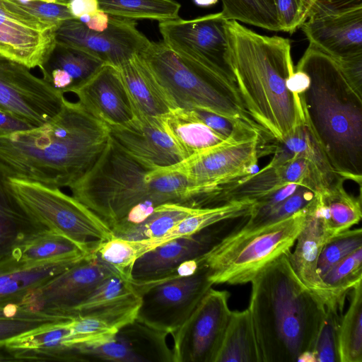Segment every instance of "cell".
Segmentation results:
<instances>
[{
  "instance_id": "1",
  "label": "cell",
  "mask_w": 362,
  "mask_h": 362,
  "mask_svg": "<svg viewBox=\"0 0 362 362\" xmlns=\"http://www.w3.org/2000/svg\"><path fill=\"white\" fill-rule=\"evenodd\" d=\"M69 187L111 230L141 221L163 204L204 208L209 189L178 171L143 165L110 136L94 164Z\"/></svg>"
},
{
  "instance_id": "2",
  "label": "cell",
  "mask_w": 362,
  "mask_h": 362,
  "mask_svg": "<svg viewBox=\"0 0 362 362\" xmlns=\"http://www.w3.org/2000/svg\"><path fill=\"white\" fill-rule=\"evenodd\" d=\"M110 136L107 124L65 98L49 122L0 136V162L14 177L69 187L94 164Z\"/></svg>"
},
{
  "instance_id": "3",
  "label": "cell",
  "mask_w": 362,
  "mask_h": 362,
  "mask_svg": "<svg viewBox=\"0 0 362 362\" xmlns=\"http://www.w3.org/2000/svg\"><path fill=\"white\" fill-rule=\"evenodd\" d=\"M230 64L244 107L264 133L284 139L304 122L298 95L287 87L294 72L287 38L259 34L226 20Z\"/></svg>"
},
{
  "instance_id": "4",
  "label": "cell",
  "mask_w": 362,
  "mask_h": 362,
  "mask_svg": "<svg viewBox=\"0 0 362 362\" xmlns=\"http://www.w3.org/2000/svg\"><path fill=\"white\" fill-rule=\"evenodd\" d=\"M295 69L309 77L298 94L308 124L334 171L361 187L362 93L337 62L309 44Z\"/></svg>"
},
{
  "instance_id": "5",
  "label": "cell",
  "mask_w": 362,
  "mask_h": 362,
  "mask_svg": "<svg viewBox=\"0 0 362 362\" xmlns=\"http://www.w3.org/2000/svg\"><path fill=\"white\" fill-rule=\"evenodd\" d=\"M288 252L250 282L248 309L262 362L298 361L312 353L325 314L322 302L293 270Z\"/></svg>"
},
{
  "instance_id": "6",
  "label": "cell",
  "mask_w": 362,
  "mask_h": 362,
  "mask_svg": "<svg viewBox=\"0 0 362 362\" xmlns=\"http://www.w3.org/2000/svg\"><path fill=\"white\" fill-rule=\"evenodd\" d=\"M139 56L175 109L201 108L261 129L245 108L235 83L216 71L163 42L151 41Z\"/></svg>"
},
{
  "instance_id": "7",
  "label": "cell",
  "mask_w": 362,
  "mask_h": 362,
  "mask_svg": "<svg viewBox=\"0 0 362 362\" xmlns=\"http://www.w3.org/2000/svg\"><path fill=\"white\" fill-rule=\"evenodd\" d=\"M305 221V207L287 218L233 232L196 260L206 267L214 284H243L269 263L291 252Z\"/></svg>"
},
{
  "instance_id": "8",
  "label": "cell",
  "mask_w": 362,
  "mask_h": 362,
  "mask_svg": "<svg viewBox=\"0 0 362 362\" xmlns=\"http://www.w3.org/2000/svg\"><path fill=\"white\" fill-rule=\"evenodd\" d=\"M11 181L23 206L42 226L70 238L87 253L113 236L93 211L59 188L14 177Z\"/></svg>"
},
{
  "instance_id": "9",
  "label": "cell",
  "mask_w": 362,
  "mask_h": 362,
  "mask_svg": "<svg viewBox=\"0 0 362 362\" xmlns=\"http://www.w3.org/2000/svg\"><path fill=\"white\" fill-rule=\"evenodd\" d=\"M192 273L177 272L163 279L132 284L141 297L136 320L170 335L189 318L213 284L197 265Z\"/></svg>"
},
{
  "instance_id": "10",
  "label": "cell",
  "mask_w": 362,
  "mask_h": 362,
  "mask_svg": "<svg viewBox=\"0 0 362 362\" xmlns=\"http://www.w3.org/2000/svg\"><path fill=\"white\" fill-rule=\"evenodd\" d=\"M226 21L219 12L191 20L177 18L162 21L158 28L163 42L175 53L196 61L235 83Z\"/></svg>"
},
{
  "instance_id": "11",
  "label": "cell",
  "mask_w": 362,
  "mask_h": 362,
  "mask_svg": "<svg viewBox=\"0 0 362 362\" xmlns=\"http://www.w3.org/2000/svg\"><path fill=\"white\" fill-rule=\"evenodd\" d=\"M230 293L206 292L185 322L170 335L173 362H215L231 310Z\"/></svg>"
},
{
  "instance_id": "12",
  "label": "cell",
  "mask_w": 362,
  "mask_h": 362,
  "mask_svg": "<svg viewBox=\"0 0 362 362\" xmlns=\"http://www.w3.org/2000/svg\"><path fill=\"white\" fill-rule=\"evenodd\" d=\"M113 275L115 272L91 252L29 293L20 306L75 318L76 309L103 280Z\"/></svg>"
},
{
  "instance_id": "13",
  "label": "cell",
  "mask_w": 362,
  "mask_h": 362,
  "mask_svg": "<svg viewBox=\"0 0 362 362\" xmlns=\"http://www.w3.org/2000/svg\"><path fill=\"white\" fill-rule=\"evenodd\" d=\"M247 216L221 221L194 234L171 240L146 252L135 261L130 282L134 284L151 283L176 274L181 265L197 260L224 237L240 229Z\"/></svg>"
},
{
  "instance_id": "14",
  "label": "cell",
  "mask_w": 362,
  "mask_h": 362,
  "mask_svg": "<svg viewBox=\"0 0 362 362\" xmlns=\"http://www.w3.org/2000/svg\"><path fill=\"white\" fill-rule=\"evenodd\" d=\"M55 42L118 68L140 54L151 41L136 28L134 20L110 16L108 27L101 32L88 29L77 18L64 20L55 29Z\"/></svg>"
},
{
  "instance_id": "15",
  "label": "cell",
  "mask_w": 362,
  "mask_h": 362,
  "mask_svg": "<svg viewBox=\"0 0 362 362\" xmlns=\"http://www.w3.org/2000/svg\"><path fill=\"white\" fill-rule=\"evenodd\" d=\"M65 97L26 66L0 55V108L40 127L61 110Z\"/></svg>"
},
{
  "instance_id": "16",
  "label": "cell",
  "mask_w": 362,
  "mask_h": 362,
  "mask_svg": "<svg viewBox=\"0 0 362 362\" xmlns=\"http://www.w3.org/2000/svg\"><path fill=\"white\" fill-rule=\"evenodd\" d=\"M264 134L233 141L200 152L165 168L185 175L194 186L212 188L253 173Z\"/></svg>"
},
{
  "instance_id": "17",
  "label": "cell",
  "mask_w": 362,
  "mask_h": 362,
  "mask_svg": "<svg viewBox=\"0 0 362 362\" xmlns=\"http://www.w3.org/2000/svg\"><path fill=\"white\" fill-rule=\"evenodd\" d=\"M168 335L136 319L122 327L111 340L81 349L78 353L85 361L173 362Z\"/></svg>"
},
{
  "instance_id": "18",
  "label": "cell",
  "mask_w": 362,
  "mask_h": 362,
  "mask_svg": "<svg viewBox=\"0 0 362 362\" xmlns=\"http://www.w3.org/2000/svg\"><path fill=\"white\" fill-rule=\"evenodd\" d=\"M109 127L116 144L144 166L158 169L184 160L160 117L135 116L124 124Z\"/></svg>"
},
{
  "instance_id": "19",
  "label": "cell",
  "mask_w": 362,
  "mask_h": 362,
  "mask_svg": "<svg viewBox=\"0 0 362 362\" xmlns=\"http://www.w3.org/2000/svg\"><path fill=\"white\" fill-rule=\"evenodd\" d=\"M78 102L109 127L131 121L134 111L117 67L104 64L75 93Z\"/></svg>"
},
{
  "instance_id": "20",
  "label": "cell",
  "mask_w": 362,
  "mask_h": 362,
  "mask_svg": "<svg viewBox=\"0 0 362 362\" xmlns=\"http://www.w3.org/2000/svg\"><path fill=\"white\" fill-rule=\"evenodd\" d=\"M57 27L33 25L0 7V55L30 69L40 67L55 44Z\"/></svg>"
},
{
  "instance_id": "21",
  "label": "cell",
  "mask_w": 362,
  "mask_h": 362,
  "mask_svg": "<svg viewBox=\"0 0 362 362\" xmlns=\"http://www.w3.org/2000/svg\"><path fill=\"white\" fill-rule=\"evenodd\" d=\"M141 297L130 281L113 275L103 280L76 309V317L93 316L119 330L136 319Z\"/></svg>"
},
{
  "instance_id": "22",
  "label": "cell",
  "mask_w": 362,
  "mask_h": 362,
  "mask_svg": "<svg viewBox=\"0 0 362 362\" xmlns=\"http://www.w3.org/2000/svg\"><path fill=\"white\" fill-rule=\"evenodd\" d=\"M300 27L310 44L335 60L362 53V9L307 19Z\"/></svg>"
},
{
  "instance_id": "23",
  "label": "cell",
  "mask_w": 362,
  "mask_h": 362,
  "mask_svg": "<svg viewBox=\"0 0 362 362\" xmlns=\"http://www.w3.org/2000/svg\"><path fill=\"white\" fill-rule=\"evenodd\" d=\"M84 257L39 263L21 262L10 254L0 258V307L20 306L29 293Z\"/></svg>"
},
{
  "instance_id": "24",
  "label": "cell",
  "mask_w": 362,
  "mask_h": 362,
  "mask_svg": "<svg viewBox=\"0 0 362 362\" xmlns=\"http://www.w3.org/2000/svg\"><path fill=\"white\" fill-rule=\"evenodd\" d=\"M72 320L27 332L8 340L5 346L14 361H84L78 352L67 344Z\"/></svg>"
},
{
  "instance_id": "25",
  "label": "cell",
  "mask_w": 362,
  "mask_h": 362,
  "mask_svg": "<svg viewBox=\"0 0 362 362\" xmlns=\"http://www.w3.org/2000/svg\"><path fill=\"white\" fill-rule=\"evenodd\" d=\"M328 240L319 195L315 194L305 207L303 226L295 242L294 251L288 252V257L298 278L320 300L321 286L317 263L321 250Z\"/></svg>"
},
{
  "instance_id": "26",
  "label": "cell",
  "mask_w": 362,
  "mask_h": 362,
  "mask_svg": "<svg viewBox=\"0 0 362 362\" xmlns=\"http://www.w3.org/2000/svg\"><path fill=\"white\" fill-rule=\"evenodd\" d=\"M105 64L93 55L74 47L55 42L39 67L42 78L61 94L75 93Z\"/></svg>"
},
{
  "instance_id": "27",
  "label": "cell",
  "mask_w": 362,
  "mask_h": 362,
  "mask_svg": "<svg viewBox=\"0 0 362 362\" xmlns=\"http://www.w3.org/2000/svg\"><path fill=\"white\" fill-rule=\"evenodd\" d=\"M272 153L274 156L269 163L271 165H279L296 158H305L317 167L329 185L340 177L334 171L305 120L281 140L265 134L261 144L260 156Z\"/></svg>"
},
{
  "instance_id": "28",
  "label": "cell",
  "mask_w": 362,
  "mask_h": 362,
  "mask_svg": "<svg viewBox=\"0 0 362 362\" xmlns=\"http://www.w3.org/2000/svg\"><path fill=\"white\" fill-rule=\"evenodd\" d=\"M10 170L0 162V258L28 236L45 230L15 192Z\"/></svg>"
},
{
  "instance_id": "29",
  "label": "cell",
  "mask_w": 362,
  "mask_h": 362,
  "mask_svg": "<svg viewBox=\"0 0 362 362\" xmlns=\"http://www.w3.org/2000/svg\"><path fill=\"white\" fill-rule=\"evenodd\" d=\"M117 69L135 116L160 117L175 109L139 54Z\"/></svg>"
},
{
  "instance_id": "30",
  "label": "cell",
  "mask_w": 362,
  "mask_h": 362,
  "mask_svg": "<svg viewBox=\"0 0 362 362\" xmlns=\"http://www.w3.org/2000/svg\"><path fill=\"white\" fill-rule=\"evenodd\" d=\"M160 118L184 160L225 143L240 141L221 136L196 117L191 110L176 108Z\"/></svg>"
},
{
  "instance_id": "31",
  "label": "cell",
  "mask_w": 362,
  "mask_h": 362,
  "mask_svg": "<svg viewBox=\"0 0 362 362\" xmlns=\"http://www.w3.org/2000/svg\"><path fill=\"white\" fill-rule=\"evenodd\" d=\"M288 184L283 164L271 165L268 163L258 172L213 187L208 194V206L236 202H255Z\"/></svg>"
},
{
  "instance_id": "32",
  "label": "cell",
  "mask_w": 362,
  "mask_h": 362,
  "mask_svg": "<svg viewBox=\"0 0 362 362\" xmlns=\"http://www.w3.org/2000/svg\"><path fill=\"white\" fill-rule=\"evenodd\" d=\"M255 201L230 202L213 207L199 208L162 236L152 240H139L143 252L171 240L194 234L221 221L250 216Z\"/></svg>"
},
{
  "instance_id": "33",
  "label": "cell",
  "mask_w": 362,
  "mask_h": 362,
  "mask_svg": "<svg viewBox=\"0 0 362 362\" xmlns=\"http://www.w3.org/2000/svg\"><path fill=\"white\" fill-rule=\"evenodd\" d=\"M215 362H262L248 308L231 311Z\"/></svg>"
},
{
  "instance_id": "34",
  "label": "cell",
  "mask_w": 362,
  "mask_h": 362,
  "mask_svg": "<svg viewBox=\"0 0 362 362\" xmlns=\"http://www.w3.org/2000/svg\"><path fill=\"white\" fill-rule=\"evenodd\" d=\"M88 254L70 238L48 229L28 236L10 252L16 259L29 263L81 257Z\"/></svg>"
},
{
  "instance_id": "35",
  "label": "cell",
  "mask_w": 362,
  "mask_h": 362,
  "mask_svg": "<svg viewBox=\"0 0 362 362\" xmlns=\"http://www.w3.org/2000/svg\"><path fill=\"white\" fill-rule=\"evenodd\" d=\"M339 177L332 185L318 194L329 240L357 224L362 216L361 197H356L344 187Z\"/></svg>"
},
{
  "instance_id": "36",
  "label": "cell",
  "mask_w": 362,
  "mask_h": 362,
  "mask_svg": "<svg viewBox=\"0 0 362 362\" xmlns=\"http://www.w3.org/2000/svg\"><path fill=\"white\" fill-rule=\"evenodd\" d=\"M360 281L362 247L338 262L320 278V300L326 308L342 313L347 293Z\"/></svg>"
},
{
  "instance_id": "37",
  "label": "cell",
  "mask_w": 362,
  "mask_h": 362,
  "mask_svg": "<svg viewBox=\"0 0 362 362\" xmlns=\"http://www.w3.org/2000/svg\"><path fill=\"white\" fill-rule=\"evenodd\" d=\"M199 208L167 203L153 208L141 221L112 230L115 237L129 240H145L159 238Z\"/></svg>"
},
{
  "instance_id": "38",
  "label": "cell",
  "mask_w": 362,
  "mask_h": 362,
  "mask_svg": "<svg viewBox=\"0 0 362 362\" xmlns=\"http://www.w3.org/2000/svg\"><path fill=\"white\" fill-rule=\"evenodd\" d=\"M339 362H362V281L351 290V303L338 330Z\"/></svg>"
},
{
  "instance_id": "39",
  "label": "cell",
  "mask_w": 362,
  "mask_h": 362,
  "mask_svg": "<svg viewBox=\"0 0 362 362\" xmlns=\"http://www.w3.org/2000/svg\"><path fill=\"white\" fill-rule=\"evenodd\" d=\"M100 10L127 19H151L159 22L179 18L180 4L174 0H98Z\"/></svg>"
},
{
  "instance_id": "40",
  "label": "cell",
  "mask_w": 362,
  "mask_h": 362,
  "mask_svg": "<svg viewBox=\"0 0 362 362\" xmlns=\"http://www.w3.org/2000/svg\"><path fill=\"white\" fill-rule=\"evenodd\" d=\"M223 17L273 31H281L274 0H221Z\"/></svg>"
},
{
  "instance_id": "41",
  "label": "cell",
  "mask_w": 362,
  "mask_h": 362,
  "mask_svg": "<svg viewBox=\"0 0 362 362\" xmlns=\"http://www.w3.org/2000/svg\"><path fill=\"white\" fill-rule=\"evenodd\" d=\"M92 253L116 275L130 281L133 265L143 251L139 240L112 236L101 242Z\"/></svg>"
},
{
  "instance_id": "42",
  "label": "cell",
  "mask_w": 362,
  "mask_h": 362,
  "mask_svg": "<svg viewBox=\"0 0 362 362\" xmlns=\"http://www.w3.org/2000/svg\"><path fill=\"white\" fill-rule=\"evenodd\" d=\"M69 326L67 344L77 351L104 344L113 339L118 332L105 321L93 316L76 317Z\"/></svg>"
},
{
  "instance_id": "43",
  "label": "cell",
  "mask_w": 362,
  "mask_h": 362,
  "mask_svg": "<svg viewBox=\"0 0 362 362\" xmlns=\"http://www.w3.org/2000/svg\"><path fill=\"white\" fill-rule=\"evenodd\" d=\"M315 194L308 188L299 185L291 195L272 208L262 213L251 214L240 229L251 230L287 218L305 207Z\"/></svg>"
},
{
  "instance_id": "44",
  "label": "cell",
  "mask_w": 362,
  "mask_h": 362,
  "mask_svg": "<svg viewBox=\"0 0 362 362\" xmlns=\"http://www.w3.org/2000/svg\"><path fill=\"white\" fill-rule=\"evenodd\" d=\"M362 247V230H347L329 240L322 247L317 263L320 278L335 264L354 250Z\"/></svg>"
},
{
  "instance_id": "45",
  "label": "cell",
  "mask_w": 362,
  "mask_h": 362,
  "mask_svg": "<svg viewBox=\"0 0 362 362\" xmlns=\"http://www.w3.org/2000/svg\"><path fill=\"white\" fill-rule=\"evenodd\" d=\"M341 313L325 307L312 353L315 362H339L338 330Z\"/></svg>"
},
{
  "instance_id": "46",
  "label": "cell",
  "mask_w": 362,
  "mask_h": 362,
  "mask_svg": "<svg viewBox=\"0 0 362 362\" xmlns=\"http://www.w3.org/2000/svg\"><path fill=\"white\" fill-rule=\"evenodd\" d=\"M74 318L40 313L32 317L0 318V346L8 340L45 325L60 322Z\"/></svg>"
},
{
  "instance_id": "47",
  "label": "cell",
  "mask_w": 362,
  "mask_h": 362,
  "mask_svg": "<svg viewBox=\"0 0 362 362\" xmlns=\"http://www.w3.org/2000/svg\"><path fill=\"white\" fill-rule=\"evenodd\" d=\"M362 9V0H305V21Z\"/></svg>"
},
{
  "instance_id": "48",
  "label": "cell",
  "mask_w": 362,
  "mask_h": 362,
  "mask_svg": "<svg viewBox=\"0 0 362 362\" xmlns=\"http://www.w3.org/2000/svg\"><path fill=\"white\" fill-rule=\"evenodd\" d=\"M281 31L293 33L305 21V0H274Z\"/></svg>"
},
{
  "instance_id": "49",
  "label": "cell",
  "mask_w": 362,
  "mask_h": 362,
  "mask_svg": "<svg viewBox=\"0 0 362 362\" xmlns=\"http://www.w3.org/2000/svg\"><path fill=\"white\" fill-rule=\"evenodd\" d=\"M335 61L348 81L362 93V53Z\"/></svg>"
},
{
  "instance_id": "50",
  "label": "cell",
  "mask_w": 362,
  "mask_h": 362,
  "mask_svg": "<svg viewBox=\"0 0 362 362\" xmlns=\"http://www.w3.org/2000/svg\"><path fill=\"white\" fill-rule=\"evenodd\" d=\"M35 127L28 120L0 108V136L32 129Z\"/></svg>"
},
{
  "instance_id": "51",
  "label": "cell",
  "mask_w": 362,
  "mask_h": 362,
  "mask_svg": "<svg viewBox=\"0 0 362 362\" xmlns=\"http://www.w3.org/2000/svg\"><path fill=\"white\" fill-rule=\"evenodd\" d=\"M68 8L74 18L93 14L100 10L98 0H69Z\"/></svg>"
},
{
  "instance_id": "52",
  "label": "cell",
  "mask_w": 362,
  "mask_h": 362,
  "mask_svg": "<svg viewBox=\"0 0 362 362\" xmlns=\"http://www.w3.org/2000/svg\"><path fill=\"white\" fill-rule=\"evenodd\" d=\"M0 7L11 14L33 25L43 28L49 27V25L29 14L19 5L10 2L7 0H0Z\"/></svg>"
},
{
  "instance_id": "53",
  "label": "cell",
  "mask_w": 362,
  "mask_h": 362,
  "mask_svg": "<svg viewBox=\"0 0 362 362\" xmlns=\"http://www.w3.org/2000/svg\"><path fill=\"white\" fill-rule=\"evenodd\" d=\"M110 19V15L100 9L96 13L90 14L88 21L83 24L91 30L101 32L108 27Z\"/></svg>"
},
{
  "instance_id": "54",
  "label": "cell",
  "mask_w": 362,
  "mask_h": 362,
  "mask_svg": "<svg viewBox=\"0 0 362 362\" xmlns=\"http://www.w3.org/2000/svg\"><path fill=\"white\" fill-rule=\"evenodd\" d=\"M41 312H35L16 305L0 307V318H12L16 317H32Z\"/></svg>"
},
{
  "instance_id": "55",
  "label": "cell",
  "mask_w": 362,
  "mask_h": 362,
  "mask_svg": "<svg viewBox=\"0 0 362 362\" xmlns=\"http://www.w3.org/2000/svg\"><path fill=\"white\" fill-rule=\"evenodd\" d=\"M194 4L199 6L207 7L216 4L218 0H193Z\"/></svg>"
},
{
  "instance_id": "56",
  "label": "cell",
  "mask_w": 362,
  "mask_h": 362,
  "mask_svg": "<svg viewBox=\"0 0 362 362\" xmlns=\"http://www.w3.org/2000/svg\"><path fill=\"white\" fill-rule=\"evenodd\" d=\"M47 1L68 6L69 0H47Z\"/></svg>"
}]
</instances>
